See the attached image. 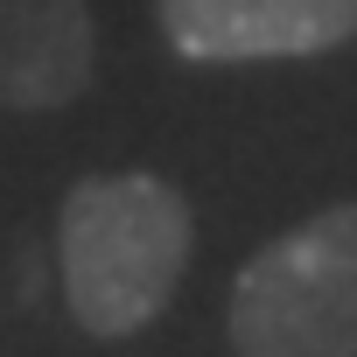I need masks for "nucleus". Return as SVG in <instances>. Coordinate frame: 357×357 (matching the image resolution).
I'll list each match as a JSON object with an SVG mask.
<instances>
[{
	"label": "nucleus",
	"instance_id": "obj_4",
	"mask_svg": "<svg viewBox=\"0 0 357 357\" xmlns=\"http://www.w3.org/2000/svg\"><path fill=\"white\" fill-rule=\"evenodd\" d=\"M98 77L91 0H0V112H63Z\"/></svg>",
	"mask_w": 357,
	"mask_h": 357
},
{
	"label": "nucleus",
	"instance_id": "obj_3",
	"mask_svg": "<svg viewBox=\"0 0 357 357\" xmlns=\"http://www.w3.org/2000/svg\"><path fill=\"white\" fill-rule=\"evenodd\" d=\"M154 29L183 63H273L343 50L357 0H154Z\"/></svg>",
	"mask_w": 357,
	"mask_h": 357
},
{
	"label": "nucleus",
	"instance_id": "obj_2",
	"mask_svg": "<svg viewBox=\"0 0 357 357\" xmlns=\"http://www.w3.org/2000/svg\"><path fill=\"white\" fill-rule=\"evenodd\" d=\"M231 357H357V197L266 238L231 280Z\"/></svg>",
	"mask_w": 357,
	"mask_h": 357
},
{
	"label": "nucleus",
	"instance_id": "obj_1",
	"mask_svg": "<svg viewBox=\"0 0 357 357\" xmlns=\"http://www.w3.org/2000/svg\"><path fill=\"white\" fill-rule=\"evenodd\" d=\"M197 252L190 197L147 168L77 175L56 204V280L84 336L126 343L161 322Z\"/></svg>",
	"mask_w": 357,
	"mask_h": 357
}]
</instances>
